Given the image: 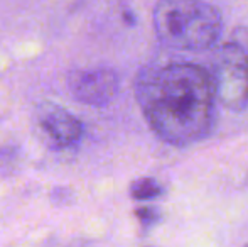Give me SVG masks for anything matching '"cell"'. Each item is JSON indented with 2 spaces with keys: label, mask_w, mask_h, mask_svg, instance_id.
<instances>
[{
  "label": "cell",
  "mask_w": 248,
  "mask_h": 247,
  "mask_svg": "<svg viewBox=\"0 0 248 247\" xmlns=\"http://www.w3.org/2000/svg\"><path fill=\"white\" fill-rule=\"evenodd\" d=\"M41 134L52 149H73L81 142L85 129L81 120L54 102H43L36 110Z\"/></svg>",
  "instance_id": "obj_5"
},
{
  "label": "cell",
  "mask_w": 248,
  "mask_h": 247,
  "mask_svg": "<svg viewBox=\"0 0 248 247\" xmlns=\"http://www.w3.org/2000/svg\"><path fill=\"white\" fill-rule=\"evenodd\" d=\"M157 39L179 51H206L223 33L221 12L206 0H157L154 7Z\"/></svg>",
  "instance_id": "obj_2"
},
{
  "label": "cell",
  "mask_w": 248,
  "mask_h": 247,
  "mask_svg": "<svg viewBox=\"0 0 248 247\" xmlns=\"http://www.w3.org/2000/svg\"><path fill=\"white\" fill-rule=\"evenodd\" d=\"M137 217H139V220H140V224L144 225V227H149V225H152V224H155L157 220H159V212L155 210V208H152V207H144V208H139L137 212Z\"/></svg>",
  "instance_id": "obj_7"
},
{
  "label": "cell",
  "mask_w": 248,
  "mask_h": 247,
  "mask_svg": "<svg viewBox=\"0 0 248 247\" xmlns=\"http://www.w3.org/2000/svg\"><path fill=\"white\" fill-rule=\"evenodd\" d=\"M135 100L152 132L174 148H187L211 132L216 90L208 69L187 61L144 66Z\"/></svg>",
  "instance_id": "obj_1"
},
{
  "label": "cell",
  "mask_w": 248,
  "mask_h": 247,
  "mask_svg": "<svg viewBox=\"0 0 248 247\" xmlns=\"http://www.w3.org/2000/svg\"><path fill=\"white\" fill-rule=\"evenodd\" d=\"M215 83L216 99L230 110H243L248 103V54L240 44L218 46L208 69Z\"/></svg>",
  "instance_id": "obj_3"
},
{
  "label": "cell",
  "mask_w": 248,
  "mask_h": 247,
  "mask_svg": "<svg viewBox=\"0 0 248 247\" xmlns=\"http://www.w3.org/2000/svg\"><path fill=\"white\" fill-rule=\"evenodd\" d=\"M243 247H248V244H247V246H243Z\"/></svg>",
  "instance_id": "obj_8"
},
{
  "label": "cell",
  "mask_w": 248,
  "mask_h": 247,
  "mask_svg": "<svg viewBox=\"0 0 248 247\" xmlns=\"http://www.w3.org/2000/svg\"><path fill=\"white\" fill-rule=\"evenodd\" d=\"M68 88L76 102L90 107H105L117 97L120 78L115 69L107 66L75 69L68 75Z\"/></svg>",
  "instance_id": "obj_4"
},
{
  "label": "cell",
  "mask_w": 248,
  "mask_h": 247,
  "mask_svg": "<svg viewBox=\"0 0 248 247\" xmlns=\"http://www.w3.org/2000/svg\"><path fill=\"white\" fill-rule=\"evenodd\" d=\"M164 193V188L154 178H139L130 185V197L135 201H150L159 198Z\"/></svg>",
  "instance_id": "obj_6"
}]
</instances>
